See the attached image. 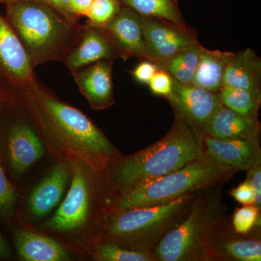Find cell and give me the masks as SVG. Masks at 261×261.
Here are the masks:
<instances>
[{"mask_svg":"<svg viewBox=\"0 0 261 261\" xmlns=\"http://www.w3.org/2000/svg\"><path fill=\"white\" fill-rule=\"evenodd\" d=\"M24 89L28 106L43 128L76 159L100 171L118 155L114 145L88 117L49 94L35 75Z\"/></svg>","mask_w":261,"mask_h":261,"instance_id":"obj_1","label":"cell"},{"mask_svg":"<svg viewBox=\"0 0 261 261\" xmlns=\"http://www.w3.org/2000/svg\"><path fill=\"white\" fill-rule=\"evenodd\" d=\"M203 155L202 135L175 114L169 132L153 145L121 160L113 177L121 193L179 169Z\"/></svg>","mask_w":261,"mask_h":261,"instance_id":"obj_2","label":"cell"},{"mask_svg":"<svg viewBox=\"0 0 261 261\" xmlns=\"http://www.w3.org/2000/svg\"><path fill=\"white\" fill-rule=\"evenodd\" d=\"M226 220L219 185L199 192L186 217L163 237L152 255L157 261L213 260L209 240Z\"/></svg>","mask_w":261,"mask_h":261,"instance_id":"obj_3","label":"cell"},{"mask_svg":"<svg viewBox=\"0 0 261 261\" xmlns=\"http://www.w3.org/2000/svg\"><path fill=\"white\" fill-rule=\"evenodd\" d=\"M7 5V20L34 66L60 60L71 42L73 25L41 0H22Z\"/></svg>","mask_w":261,"mask_h":261,"instance_id":"obj_4","label":"cell"},{"mask_svg":"<svg viewBox=\"0 0 261 261\" xmlns=\"http://www.w3.org/2000/svg\"><path fill=\"white\" fill-rule=\"evenodd\" d=\"M238 172L205 154L179 169L121 192L114 201V210L166 203L224 183Z\"/></svg>","mask_w":261,"mask_h":261,"instance_id":"obj_5","label":"cell"},{"mask_svg":"<svg viewBox=\"0 0 261 261\" xmlns=\"http://www.w3.org/2000/svg\"><path fill=\"white\" fill-rule=\"evenodd\" d=\"M197 193L159 205L115 211L108 221L106 237L125 248L152 252L163 237L186 217Z\"/></svg>","mask_w":261,"mask_h":261,"instance_id":"obj_6","label":"cell"},{"mask_svg":"<svg viewBox=\"0 0 261 261\" xmlns=\"http://www.w3.org/2000/svg\"><path fill=\"white\" fill-rule=\"evenodd\" d=\"M84 163L70 161L72 181L65 200L44 226L57 231H71L82 227L88 221L91 209V185Z\"/></svg>","mask_w":261,"mask_h":261,"instance_id":"obj_7","label":"cell"},{"mask_svg":"<svg viewBox=\"0 0 261 261\" xmlns=\"http://www.w3.org/2000/svg\"><path fill=\"white\" fill-rule=\"evenodd\" d=\"M145 48L149 61H164L180 51L199 44L193 30L163 19L142 16Z\"/></svg>","mask_w":261,"mask_h":261,"instance_id":"obj_8","label":"cell"},{"mask_svg":"<svg viewBox=\"0 0 261 261\" xmlns=\"http://www.w3.org/2000/svg\"><path fill=\"white\" fill-rule=\"evenodd\" d=\"M166 99L175 114L183 118L202 135L211 118L221 106L219 92H211L193 84H184L173 80V88Z\"/></svg>","mask_w":261,"mask_h":261,"instance_id":"obj_9","label":"cell"},{"mask_svg":"<svg viewBox=\"0 0 261 261\" xmlns=\"http://www.w3.org/2000/svg\"><path fill=\"white\" fill-rule=\"evenodd\" d=\"M110 40L124 60L138 57L148 60L146 51L142 18L135 10L122 7L116 16L103 27Z\"/></svg>","mask_w":261,"mask_h":261,"instance_id":"obj_10","label":"cell"},{"mask_svg":"<svg viewBox=\"0 0 261 261\" xmlns=\"http://www.w3.org/2000/svg\"><path fill=\"white\" fill-rule=\"evenodd\" d=\"M202 144L205 154L238 172L260 164L259 141L217 139L202 134Z\"/></svg>","mask_w":261,"mask_h":261,"instance_id":"obj_11","label":"cell"},{"mask_svg":"<svg viewBox=\"0 0 261 261\" xmlns=\"http://www.w3.org/2000/svg\"><path fill=\"white\" fill-rule=\"evenodd\" d=\"M0 69L15 85L25 88L34 77V65L6 19L0 15Z\"/></svg>","mask_w":261,"mask_h":261,"instance_id":"obj_12","label":"cell"},{"mask_svg":"<svg viewBox=\"0 0 261 261\" xmlns=\"http://www.w3.org/2000/svg\"><path fill=\"white\" fill-rule=\"evenodd\" d=\"M213 260L260 261L261 242L235 232L227 220L219 225L208 243Z\"/></svg>","mask_w":261,"mask_h":261,"instance_id":"obj_13","label":"cell"},{"mask_svg":"<svg viewBox=\"0 0 261 261\" xmlns=\"http://www.w3.org/2000/svg\"><path fill=\"white\" fill-rule=\"evenodd\" d=\"M113 60H102L73 73L82 94L94 109H106L114 103Z\"/></svg>","mask_w":261,"mask_h":261,"instance_id":"obj_14","label":"cell"},{"mask_svg":"<svg viewBox=\"0 0 261 261\" xmlns=\"http://www.w3.org/2000/svg\"><path fill=\"white\" fill-rule=\"evenodd\" d=\"M119 54L107 34L101 28L87 27L80 44L65 58V64L71 73L102 60H114Z\"/></svg>","mask_w":261,"mask_h":261,"instance_id":"obj_15","label":"cell"},{"mask_svg":"<svg viewBox=\"0 0 261 261\" xmlns=\"http://www.w3.org/2000/svg\"><path fill=\"white\" fill-rule=\"evenodd\" d=\"M70 170V163H58L33 190L29 205L35 217L46 216L61 202L69 180Z\"/></svg>","mask_w":261,"mask_h":261,"instance_id":"obj_16","label":"cell"},{"mask_svg":"<svg viewBox=\"0 0 261 261\" xmlns=\"http://www.w3.org/2000/svg\"><path fill=\"white\" fill-rule=\"evenodd\" d=\"M205 135L217 139L259 141L258 118L243 116L221 106L211 118Z\"/></svg>","mask_w":261,"mask_h":261,"instance_id":"obj_17","label":"cell"},{"mask_svg":"<svg viewBox=\"0 0 261 261\" xmlns=\"http://www.w3.org/2000/svg\"><path fill=\"white\" fill-rule=\"evenodd\" d=\"M10 163L17 174L25 172L44 154V147L35 132L25 123L12 127L8 139Z\"/></svg>","mask_w":261,"mask_h":261,"instance_id":"obj_18","label":"cell"},{"mask_svg":"<svg viewBox=\"0 0 261 261\" xmlns=\"http://www.w3.org/2000/svg\"><path fill=\"white\" fill-rule=\"evenodd\" d=\"M15 244L20 258L25 261H66V249L55 240L28 230H17Z\"/></svg>","mask_w":261,"mask_h":261,"instance_id":"obj_19","label":"cell"},{"mask_svg":"<svg viewBox=\"0 0 261 261\" xmlns=\"http://www.w3.org/2000/svg\"><path fill=\"white\" fill-rule=\"evenodd\" d=\"M261 86V60L250 48L233 53L225 70L222 87L258 90Z\"/></svg>","mask_w":261,"mask_h":261,"instance_id":"obj_20","label":"cell"},{"mask_svg":"<svg viewBox=\"0 0 261 261\" xmlns=\"http://www.w3.org/2000/svg\"><path fill=\"white\" fill-rule=\"evenodd\" d=\"M233 55L229 51L202 47L192 84L205 90L219 92L223 86L225 70Z\"/></svg>","mask_w":261,"mask_h":261,"instance_id":"obj_21","label":"cell"},{"mask_svg":"<svg viewBox=\"0 0 261 261\" xmlns=\"http://www.w3.org/2000/svg\"><path fill=\"white\" fill-rule=\"evenodd\" d=\"M202 47L203 46L199 43L155 64L159 69L166 71L176 82L192 84Z\"/></svg>","mask_w":261,"mask_h":261,"instance_id":"obj_22","label":"cell"},{"mask_svg":"<svg viewBox=\"0 0 261 261\" xmlns=\"http://www.w3.org/2000/svg\"><path fill=\"white\" fill-rule=\"evenodd\" d=\"M142 16L163 19L180 25H187L180 10L178 0H121Z\"/></svg>","mask_w":261,"mask_h":261,"instance_id":"obj_23","label":"cell"},{"mask_svg":"<svg viewBox=\"0 0 261 261\" xmlns=\"http://www.w3.org/2000/svg\"><path fill=\"white\" fill-rule=\"evenodd\" d=\"M219 95L223 106L243 116L257 118L261 103V89L248 90L222 87Z\"/></svg>","mask_w":261,"mask_h":261,"instance_id":"obj_24","label":"cell"},{"mask_svg":"<svg viewBox=\"0 0 261 261\" xmlns=\"http://www.w3.org/2000/svg\"><path fill=\"white\" fill-rule=\"evenodd\" d=\"M94 257L101 261H157L152 252L130 250L109 241L98 245Z\"/></svg>","mask_w":261,"mask_h":261,"instance_id":"obj_25","label":"cell"},{"mask_svg":"<svg viewBox=\"0 0 261 261\" xmlns=\"http://www.w3.org/2000/svg\"><path fill=\"white\" fill-rule=\"evenodd\" d=\"M121 8V0H94L86 15L89 25L103 28L116 16Z\"/></svg>","mask_w":261,"mask_h":261,"instance_id":"obj_26","label":"cell"},{"mask_svg":"<svg viewBox=\"0 0 261 261\" xmlns=\"http://www.w3.org/2000/svg\"><path fill=\"white\" fill-rule=\"evenodd\" d=\"M260 207L255 205H244L238 207L233 215V229L240 234L246 235L252 231L255 225H257Z\"/></svg>","mask_w":261,"mask_h":261,"instance_id":"obj_27","label":"cell"},{"mask_svg":"<svg viewBox=\"0 0 261 261\" xmlns=\"http://www.w3.org/2000/svg\"><path fill=\"white\" fill-rule=\"evenodd\" d=\"M16 192L5 175L0 157V214L8 215L13 211Z\"/></svg>","mask_w":261,"mask_h":261,"instance_id":"obj_28","label":"cell"},{"mask_svg":"<svg viewBox=\"0 0 261 261\" xmlns=\"http://www.w3.org/2000/svg\"><path fill=\"white\" fill-rule=\"evenodd\" d=\"M148 85L152 93L166 97L173 88V79L164 70L159 69L154 73Z\"/></svg>","mask_w":261,"mask_h":261,"instance_id":"obj_29","label":"cell"},{"mask_svg":"<svg viewBox=\"0 0 261 261\" xmlns=\"http://www.w3.org/2000/svg\"><path fill=\"white\" fill-rule=\"evenodd\" d=\"M231 195L243 205H255V191L247 179L233 188L231 191Z\"/></svg>","mask_w":261,"mask_h":261,"instance_id":"obj_30","label":"cell"},{"mask_svg":"<svg viewBox=\"0 0 261 261\" xmlns=\"http://www.w3.org/2000/svg\"><path fill=\"white\" fill-rule=\"evenodd\" d=\"M159 70L157 65L153 62L146 61L137 65L132 74L137 82L141 84H148L154 73Z\"/></svg>","mask_w":261,"mask_h":261,"instance_id":"obj_31","label":"cell"},{"mask_svg":"<svg viewBox=\"0 0 261 261\" xmlns=\"http://www.w3.org/2000/svg\"><path fill=\"white\" fill-rule=\"evenodd\" d=\"M247 179L250 181L255 194V205L260 207L261 205V167L257 165L247 170Z\"/></svg>","mask_w":261,"mask_h":261,"instance_id":"obj_32","label":"cell"},{"mask_svg":"<svg viewBox=\"0 0 261 261\" xmlns=\"http://www.w3.org/2000/svg\"><path fill=\"white\" fill-rule=\"evenodd\" d=\"M50 6L53 9L63 15L72 23L76 22L77 17L72 14L70 10V0H41Z\"/></svg>","mask_w":261,"mask_h":261,"instance_id":"obj_33","label":"cell"},{"mask_svg":"<svg viewBox=\"0 0 261 261\" xmlns=\"http://www.w3.org/2000/svg\"><path fill=\"white\" fill-rule=\"evenodd\" d=\"M94 0H70V10L75 17L87 15Z\"/></svg>","mask_w":261,"mask_h":261,"instance_id":"obj_34","label":"cell"},{"mask_svg":"<svg viewBox=\"0 0 261 261\" xmlns=\"http://www.w3.org/2000/svg\"><path fill=\"white\" fill-rule=\"evenodd\" d=\"M12 255L9 245L7 243L4 237L0 232V257L1 258H10Z\"/></svg>","mask_w":261,"mask_h":261,"instance_id":"obj_35","label":"cell"},{"mask_svg":"<svg viewBox=\"0 0 261 261\" xmlns=\"http://www.w3.org/2000/svg\"><path fill=\"white\" fill-rule=\"evenodd\" d=\"M17 1H22V0H0V3H5V4H8V3H13V2Z\"/></svg>","mask_w":261,"mask_h":261,"instance_id":"obj_36","label":"cell"}]
</instances>
